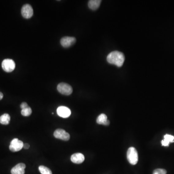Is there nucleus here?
<instances>
[{
	"label": "nucleus",
	"mask_w": 174,
	"mask_h": 174,
	"mask_svg": "<svg viewBox=\"0 0 174 174\" xmlns=\"http://www.w3.org/2000/svg\"><path fill=\"white\" fill-rule=\"evenodd\" d=\"M108 63L114 64L118 67H121L125 61V56L123 53L118 51L111 52L107 57Z\"/></svg>",
	"instance_id": "f257e3e1"
},
{
	"label": "nucleus",
	"mask_w": 174,
	"mask_h": 174,
	"mask_svg": "<svg viewBox=\"0 0 174 174\" xmlns=\"http://www.w3.org/2000/svg\"><path fill=\"white\" fill-rule=\"evenodd\" d=\"M127 159L130 164L132 165H135L138 161V151L134 147L129 148L127 152Z\"/></svg>",
	"instance_id": "f03ea898"
},
{
	"label": "nucleus",
	"mask_w": 174,
	"mask_h": 174,
	"mask_svg": "<svg viewBox=\"0 0 174 174\" xmlns=\"http://www.w3.org/2000/svg\"><path fill=\"white\" fill-rule=\"evenodd\" d=\"M57 90L60 93L64 95H69L73 93L72 87L66 83H60L57 86Z\"/></svg>",
	"instance_id": "7ed1b4c3"
},
{
	"label": "nucleus",
	"mask_w": 174,
	"mask_h": 174,
	"mask_svg": "<svg viewBox=\"0 0 174 174\" xmlns=\"http://www.w3.org/2000/svg\"><path fill=\"white\" fill-rule=\"evenodd\" d=\"M2 69L6 72H11L14 71L16 67V64L15 62L12 59H5L2 61Z\"/></svg>",
	"instance_id": "20e7f679"
},
{
	"label": "nucleus",
	"mask_w": 174,
	"mask_h": 174,
	"mask_svg": "<svg viewBox=\"0 0 174 174\" xmlns=\"http://www.w3.org/2000/svg\"><path fill=\"white\" fill-rule=\"evenodd\" d=\"M23 142L18 139L14 138L12 140L9 146V149L12 152H17L20 151L23 148Z\"/></svg>",
	"instance_id": "39448f33"
},
{
	"label": "nucleus",
	"mask_w": 174,
	"mask_h": 174,
	"mask_svg": "<svg viewBox=\"0 0 174 174\" xmlns=\"http://www.w3.org/2000/svg\"><path fill=\"white\" fill-rule=\"evenodd\" d=\"M54 136L56 138L60 139L63 141H68L70 139V135L69 133L62 129H58L54 133Z\"/></svg>",
	"instance_id": "423d86ee"
},
{
	"label": "nucleus",
	"mask_w": 174,
	"mask_h": 174,
	"mask_svg": "<svg viewBox=\"0 0 174 174\" xmlns=\"http://www.w3.org/2000/svg\"><path fill=\"white\" fill-rule=\"evenodd\" d=\"M22 16L24 18H31L33 14V10L31 5L29 4H26L22 6L21 10Z\"/></svg>",
	"instance_id": "0eeeda50"
},
{
	"label": "nucleus",
	"mask_w": 174,
	"mask_h": 174,
	"mask_svg": "<svg viewBox=\"0 0 174 174\" xmlns=\"http://www.w3.org/2000/svg\"><path fill=\"white\" fill-rule=\"evenodd\" d=\"M76 42L74 37L65 36L61 39V44L63 47L68 48L74 44Z\"/></svg>",
	"instance_id": "6e6552de"
},
{
	"label": "nucleus",
	"mask_w": 174,
	"mask_h": 174,
	"mask_svg": "<svg viewBox=\"0 0 174 174\" xmlns=\"http://www.w3.org/2000/svg\"><path fill=\"white\" fill-rule=\"evenodd\" d=\"M57 113L60 117L63 118H67L70 117L71 111L69 108L64 106H60L57 109Z\"/></svg>",
	"instance_id": "1a4fd4ad"
},
{
	"label": "nucleus",
	"mask_w": 174,
	"mask_h": 174,
	"mask_svg": "<svg viewBox=\"0 0 174 174\" xmlns=\"http://www.w3.org/2000/svg\"><path fill=\"white\" fill-rule=\"evenodd\" d=\"M26 165L23 163H20L12 168L11 170V174H24Z\"/></svg>",
	"instance_id": "9d476101"
},
{
	"label": "nucleus",
	"mask_w": 174,
	"mask_h": 174,
	"mask_svg": "<svg viewBox=\"0 0 174 174\" xmlns=\"http://www.w3.org/2000/svg\"><path fill=\"white\" fill-rule=\"evenodd\" d=\"M71 160L74 164H81L85 160V157L81 153H76L71 156Z\"/></svg>",
	"instance_id": "9b49d317"
},
{
	"label": "nucleus",
	"mask_w": 174,
	"mask_h": 174,
	"mask_svg": "<svg viewBox=\"0 0 174 174\" xmlns=\"http://www.w3.org/2000/svg\"><path fill=\"white\" fill-rule=\"evenodd\" d=\"M96 122L99 124H102L105 126H108L110 124V122L109 120H108L107 115L104 114H100L97 118Z\"/></svg>",
	"instance_id": "f8f14e48"
},
{
	"label": "nucleus",
	"mask_w": 174,
	"mask_h": 174,
	"mask_svg": "<svg viewBox=\"0 0 174 174\" xmlns=\"http://www.w3.org/2000/svg\"><path fill=\"white\" fill-rule=\"evenodd\" d=\"M174 142V136L170 134H166L164 136V139L161 141V143L163 146L168 147L170 142Z\"/></svg>",
	"instance_id": "ddd939ff"
},
{
	"label": "nucleus",
	"mask_w": 174,
	"mask_h": 174,
	"mask_svg": "<svg viewBox=\"0 0 174 174\" xmlns=\"http://www.w3.org/2000/svg\"><path fill=\"white\" fill-rule=\"evenodd\" d=\"M101 1L100 0H91L88 2V6L90 9L93 10H95L100 6L101 3Z\"/></svg>",
	"instance_id": "4468645a"
},
{
	"label": "nucleus",
	"mask_w": 174,
	"mask_h": 174,
	"mask_svg": "<svg viewBox=\"0 0 174 174\" xmlns=\"http://www.w3.org/2000/svg\"><path fill=\"white\" fill-rule=\"evenodd\" d=\"M10 120V116L8 114H4L0 117V123L3 125H8Z\"/></svg>",
	"instance_id": "2eb2a0df"
},
{
	"label": "nucleus",
	"mask_w": 174,
	"mask_h": 174,
	"mask_svg": "<svg viewBox=\"0 0 174 174\" xmlns=\"http://www.w3.org/2000/svg\"><path fill=\"white\" fill-rule=\"evenodd\" d=\"M39 170L41 174H52V171L50 169L44 165H40L39 166Z\"/></svg>",
	"instance_id": "dca6fc26"
},
{
	"label": "nucleus",
	"mask_w": 174,
	"mask_h": 174,
	"mask_svg": "<svg viewBox=\"0 0 174 174\" xmlns=\"http://www.w3.org/2000/svg\"><path fill=\"white\" fill-rule=\"evenodd\" d=\"M32 113V110L31 108L29 107L26 108L22 109L21 111L22 115L25 116V117L30 116Z\"/></svg>",
	"instance_id": "f3484780"
},
{
	"label": "nucleus",
	"mask_w": 174,
	"mask_h": 174,
	"mask_svg": "<svg viewBox=\"0 0 174 174\" xmlns=\"http://www.w3.org/2000/svg\"><path fill=\"white\" fill-rule=\"evenodd\" d=\"M166 171L164 169H157L155 170L153 174H166Z\"/></svg>",
	"instance_id": "a211bd4d"
},
{
	"label": "nucleus",
	"mask_w": 174,
	"mask_h": 174,
	"mask_svg": "<svg viewBox=\"0 0 174 174\" xmlns=\"http://www.w3.org/2000/svg\"><path fill=\"white\" fill-rule=\"evenodd\" d=\"M28 107H29L28 104L26 103H25V102H23V103H22L21 104V108L22 109L26 108H28Z\"/></svg>",
	"instance_id": "6ab92c4d"
},
{
	"label": "nucleus",
	"mask_w": 174,
	"mask_h": 174,
	"mask_svg": "<svg viewBox=\"0 0 174 174\" xmlns=\"http://www.w3.org/2000/svg\"><path fill=\"white\" fill-rule=\"evenodd\" d=\"M30 148V145H29L28 144L25 143L24 144V145H23V148L25 149H29Z\"/></svg>",
	"instance_id": "aec40b11"
},
{
	"label": "nucleus",
	"mask_w": 174,
	"mask_h": 174,
	"mask_svg": "<svg viewBox=\"0 0 174 174\" xmlns=\"http://www.w3.org/2000/svg\"><path fill=\"white\" fill-rule=\"evenodd\" d=\"M3 97H4V95L2 94V93L0 92V100H1L3 98Z\"/></svg>",
	"instance_id": "412c9836"
}]
</instances>
